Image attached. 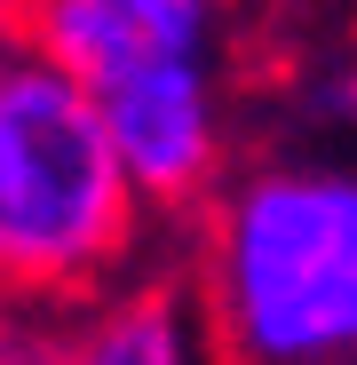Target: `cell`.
I'll list each match as a JSON object with an SVG mask.
<instances>
[{
    "mask_svg": "<svg viewBox=\"0 0 357 365\" xmlns=\"http://www.w3.org/2000/svg\"><path fill=\"white\" fill-rule=\"evenodd\" d=\"M159 270L214 365H357V143L254 135Z\"/></svg>",
    "mask_w": 357,
    "mask_h": 365,
    "instance_id": "obj_1",
    "label": "cell"
},
{
    "mask_svg": "<svg viewBox=\"0 0 357 365\" xmlns=\"http://www.w3.org/2000/svg\"><path fill=\"white\" fill-rule=\"evenodd\" d=\"M167 230L119 175L95 96L0 24V310L56 326L151 270Z\"/></svg>",
    "mask_w": 357,
    "mask_h": 365,
    "instance_id": "obj_2",
    "label": "cell"
},
{
    "mask_svg": "<svg viewBox=\"0 0 357 365\" xmlns=\"http://www.w3.org/2000/svg\"><path fill=\"white\" fill-rule=\"evenodd\" d=\"M254 72L230 64H199V72H143L95 96L103 135L119 151V175L143 199V215L159 230H175L183 215L207 207V191L238 167L247 151V119H254Z\"/></svg>",
    "mask_w": 357,
    "mask_h": 365,
    "instance_id": "obj_3",
    "label": "cell"
},
{
    "mask_svg": "<svg viewBox=\"0 0 357 365\" xmlns=\"http://www.w3.org/2000/svg\"><path fill=\"white\" fill-rule=\"evenodd\" d=\"M254 0H16V32L88 96L143 72H254Z\"/></svg>",
    "mask_w": 357,
    "mask_h": 365,
    "instance_id": "obj_4",
    "label": "cell"
},
{
    "mask_svg": "<svg viewBox=\"0 0 357 365\" xmlns=\"http://www.w3.org/2000/svg\"><path fill=\"white\" fill-rule=\"evenodd\" d=\"M40 365H214L183 286L159 262L135 270L128 286H111L103 302L40 326Z\"/></svg>",
    "mask_w": 357,
    "mask_h": 365,
    "instance_id": "obj_5",
    "label": "cell"
},
{
    "mask_svg": "<svg viewBox=\"0 0 357 365\" xmlns=\"http://www.w3.org/2000/svg\"><path fill=\"white\" fill-rule=\"evenodd\" d=\"M32 349H40V326H24L16 310H0V365H32Z\"/></svg>",
    "mask_w": 357,
    "mask_h": 365,
    "instance_id": "obj_6",
    "label": "cell"
},
{
    "mask_svg": "<svg viewBox=\"0 0 357 365\" xmlns=\"http://www.w3.org/2000/svg\"><path fill=\"white\" fill-rule=\"evenodd\" d=\"M9 16H16V0H0V24H9Z\"/></svg>",
    "mask_w": 357,
    "mask_h": 365,
    "instance_id": "obj_7",
    "label": "cell"
},
{
    "mask_svg": "<svg viewBox=\"0 0 357 365\" xmlns=\"http://www.w3.org/2000/svg\"><path fill=\"white\" fill-rule=\"evenodd\" d=\"M32 365H40V349H32Z\"/></svg>",
    "mask_w": 357,
    "mask_h": 365,
    "instance_id": "obj_8",
    "label": "cell"
}]
</instances>
